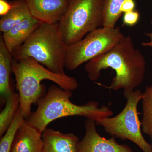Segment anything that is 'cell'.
<instances>
[{"mask_svg":"<svg viewBox=\"0 0 152 152\" xmlns=\"http://www.w3.org/2000/svg\"><path fill=\"white\" fill-rule=\"evenodd\" d=\"M145 57L135 48L130 36H124L118 44L103 54L87 63L85 70L92 81L97 80L102 70L115 72L108 88L118 91L134 90L143 81L146 70Z\"/></svg>","mask_w":152,"mask_h":152,"instance_id":"1","label":"cell"},{"mask_svg":"<svg viewBox=\"0 0 152 152\" xmlns=\"http://www.w3.org/2000/svg\"><path fill=\"white\" fill-rule=\"evenodd\" d=\"M72 92L55 85L51 86L46 94L38 101L37 108L31 113L26 120L27 122L42 134L49 124L64 117L79 116L96 121L113 114L108 107L102 105L100 107L95 101L82 105L74 104L70 100Z\"/></svg>","mask_w":152,"mask_h":152,"instance_id":"2","label":"cell"},{"mask_svg":"<svg viewBox=\"0 0 152 152\" xmlns=\"http://www.w3.org/2000/svg\"><path fill=\"white\" fill-rule=\"evenodd\" d=\"M12 68L18 91L21 110L26 120L32 113V105L37 104L45 95V88L42 84L44 80L54 82L64 89L72 91L78 87L75 78L66 74L53 72L33 58L18 61L13 59Z\"/></svg>","mask_w":152,"mask_h":152,"instance_id":"3","label":"cell"},{"mask_svg":"<svg viewBox=\"0 0 152 152\" xmlns=\"http://www.w3.org/2000/svg\"><path fill=\"white\" fill-rule=\"evenodd\" d=\"M67 47L58 23H42L27 40L12 54L14 59L33 58L51 72L65 74Z\"/></svg>","mask_w":152,"mask_h":152,"instance_id":"4","label":"cell"},{"mask_svg":"<svg viewBox=\"0 0 152 152\" xmlns=\"http://www.w3.org/2000/svg\"><path fill=\"white\" fill-rule=\"evenodd\" d=\"M104 3V0H69L67 10L58 23L68 46L102 26Z\"/></svg>","mask_w":152,"mask_h":152,"instance_id":"5","label":"cell"},{"mask_svg":"<svg viewBox=\"0 0 152 152\" xmlns=\"http://www.w3.org/2000/svg\"><path fill=\"white\" fill-rule=\"evenodd\" d=\"M126 99L124 108L113 118L97 120V125L102 127L112 137L134 143L143 152H152V145L144 138L141 132V122L139 120L137 107L142 100L143 93L140 90L124 91Z\"/></svg>","mask_w":152,"mask_h":152,"instance_id":"6","label":"cell"},{"mask_svg":"<svg viewBox=\"0 0 152 152\" xmlns=\"http://www.w3.org/2000/svg\"><path fill=\"white\" fill-rule=\"evenodd\" d=\"M124 37L119 28L102 26L87 34L81 40L68 46L65 68L72 71L108 51Z\"/></svg>","mask_w":152,"mask_h":152,"instance_id":"7","label":"cell"},{"mask_svg":"<svg viewBox=\"0 0 152 152\" xmlns=\"http://www.w3.org/2000/svg\"><path fill=\"white\" fill-rule=\"evenodd\" d=\"M96 121L87 119L85 122L86 133L78 145L77 152H134L129 147L118 143L115 137H103L96 129Z\"/></svg>","mask_w":152,"mask_h":152,"instance_id":"8","label":"cell"},{"mask_svg":"<svg viewBox=\"0 0 152 152\" xmlns=\"http://www.w3.org/2000/svg\"><path fill=\"white\" fill-rule=\"evenodd\" d=\"M30 14L42 23H59L64 16L69 0H25Z\"/></svg>","mask_w":152,"mask_h":152,"instance_id":"9","label":"cell"},{"mask_svg":"<svg viewBox=\"0 0 152 152\" xmlns=\"http://www.w3.org/2000/svg\"><path fill=\"white\" fill-rule=\"evenodd\" d=\"M43 140L41 134L25 121L18 129L11 152H43Z\"/></svg>","mask_w":152,"mask_h":152,"instance_id":"10","label":"cell"},{"mask_svg":"<svg viewBox=\"0 0 152 152\" xmlns=\"http://www.w3.org/2000/svg\"><path fill=\"white\" fill-rule=\"evenodd\" d=\"M43 152H77L80 141L73 133L64 134L47 128L42 134Z\"/></svg>","mask_w":152,"mask_h":152,"instance_id":"11","label":"cell"},{"mask_svg":"<svg viewBox=\"0 0 152 152\" xmlns=\"http://www.w3.org/2000/svg\"><path fill=\"white\" fill-rule=\"evenodd\" d=\"M42 23L30 17L14 26L1 36L6 47L11 53L23 45Z\"/></svg>","mask_w":152,"mask_h":152,"instance_id":"12","label":"cell"},{"mask_svg":"<svg viewBox=\"0 0 152 152\" xmlns=\"http://www.w3.org/2000/svg\"><path fill=\"white\" fill-rule=\"evenodd\" d=\"M13 58L4 42L0 37V94L2 102L7 101L9 96L14 91L11 84V74L12 72Z\"/></svg>","mask_w":152,"mask_h":152,"instance_id":"13","label":"cell"},{"mask_svg":"<svg viewBox=\"0 0 152 152\" xmlns=\"http://www.w3.org/2000/svg\"><path fill=\"white\" fill-rule=\"evenodd\" d=\"M11 3L10 10L0 20V31L3 34L25 19L32 17L25 0H13Z\"/></svg>","mask_w":152,"mask_h":152,"instance_id":"14","label":"cell"},{"mask_svg":"<svg viewBox=\"0 0 152 152\" xmlns=\"http://www.w3.org/2000/svg\"><path fill=\"white\" fill-rule=\"evenodd\" d=\"M20 107L18 93L13 91L9 96L6 106L0 114V136L2 137L13 121L17 111Z\"/></svg>","mask_w":152,"mask_h":152,"instance_id":"15","label":"cell"},{"mask_svg":"<svg viewBox=\"0 0 152 152\" xmlns=\"http://www.w3.org/2000/svg\"><path fill=\"white\" fill-rule=\"evenodd\" d=\"M143 116L142 131L152 140V84L146 88L142 99Z\"/></svg>","mask_w":152,"mask_h":152,"instance_id":"16","label":"cell"},{"mask_svg":"<svg viewBox=\"0 0 152 152\" xmlns=\"http://www.w3.org/2000/svg\"><path fill=\"white\" fill-rule=\"evenodd\" d=\"M125 0H104L102 26L115 28L116 24L122 15L121 6Z\"/></svg>","mask_w":152,"mask_h":152,"instance_id":"17","label":"cell"},{"mask_svg":"<svg viewBox=\"0 0 152 152\" xmlns=\"http://www.w3.org/2000/svg\"><path fill=\"white\" fill-rule=\"evenodd\" d=\"M26 119L19 108L13 121L7 129L4 135L2 137L0 141V152H10L11 147L14 141L18 129L25 121Z\"/></svg>","mask_w":152,"mask_h":152,"instance_id":"18","label":"cell"},{"mask_svg":"<svg viewBox=\"0 0 152 152\" xmlns=\"http://www.w3.org/2000/svg\"><path fill=\"white\" fill-rule=\"evenodd\" d=\"M140 18L138 11L133 10L124 14L123 17V25L128 26H133L137 23Z\"/></svg>","mask_w":152,"mask_h":152,"instance_id":"19","label":"cell"},{"mask_svg":"<svg viewBox=\"0 0 152 152\" xmlns=\"http://www.w3.org/2000/svg\"><path fill=\"white\" fill-rule=\"evenodd\" d=\"M136 4L134 0H125L121 6L120 10L122 13L134 10Z\"/></svg>","mask_w":152,"mask_h":152,"instance_id":"20","label":"cell"},{"mask_svg":"<svg viewBox=\"0 0 152 152\" xmlns=\"http://www.w3.org/2000/svg\"><path fill=\"white\" fill-rule=\"evenodd\" d=\"M12 7V5L10 2H9L7 0H0V15L1 17L4 15Z\"/></svg>","mask_w":152,"mask_h":152,"instance_id":"21","label":"cell"},{"mask_svg":"<svg viewBox=\"0 0 152 152\" xmlns=\"http://www.w3.org/2000/svg\"><path fill=\"white\" fill-rule=\"evenodd\" d=\"M151 24L152 25V19H151ZM146 35L148 37L150 38V42H143L141 43V45L143 47H149L152 48V32L151 33H146Z\"/></svg>","mask_w":152,"mask_h":152,"instance_id":"22","label":"cell"},{"mask_svg":"<svg viewBox=\"0 0 152 152\" xmlns=\"http://www.w3.org/2000/svg\"></svg>","mask_w":152,"mask_h":152,"instance_id":"23","label":"cell"}]
</instances>
